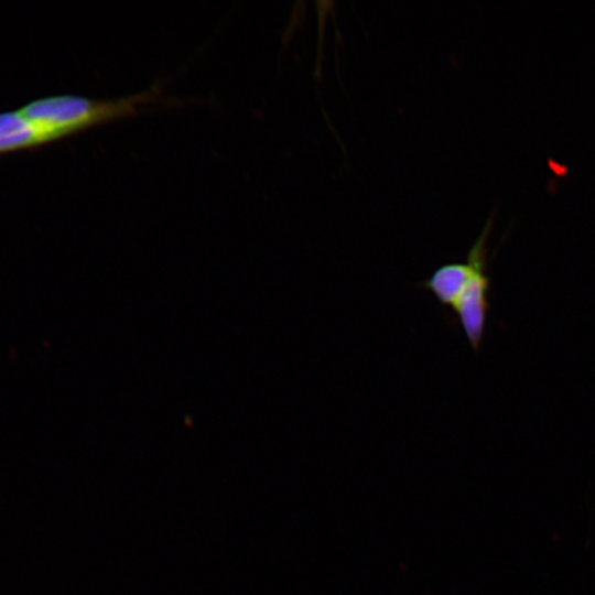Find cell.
Wrapping results in <instances>:
<instances>
[{
    "instance_id": "obj_1",
    "label": "cell",
    "mask_w": 595,
    "mask_h": 595,
    "mask_svg": "<svg viewBox=\"0 0 595 595\" xmlns=\"http://www.w3.org/2000/svg\"><path fill=\"white\" fill-rule=\"evenodd\" d=\"M491 223V219L487 220L469 249L466 262L442 264L419 283L442 306L452 310L475 353L482 346L490 307L487 238Z\"/></svg>"
},
{
    "instance_id": "obj_2",
    "label": "cell",
    "mask_w": 595,
    "mask_h": 595,
    "mask_svg": "<svg viewBox=\"0 0 595 595\" xmlns=\"http://www.w3.org/2000/svg\"><path fill=\"white\" fill-rule=\"evenodd\" d=\"M54 142L41 126L19 109L0 112V155Z\"/></svg>"
}]
</instances>
